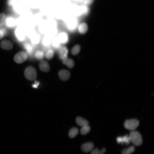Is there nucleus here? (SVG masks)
<instances>
[{
  "mask_svg": "<svg viewBox=\"0 0 154 154\" xmlns=\"http://www.w3.org/2000/svg\"><path fill=\"white\" fill-rule=\"evenodd\" d=\"M129 137L130 141L135 145L140 146L142 143L143 141L141 136L137 131L135 130L131 131L129 134Z\"/></svg>",
  "mask_w": 154,
  "mask_h": 154,
  "instance_id": "f257e3e1",
  "label": "nucleus"
},
{
  "mask_svg": "<svg viewBox=\"0 0 154 154\" xmlns=\"http://www.w3.org/2000/svg\"><path fill=\"white\" fill-rule=\"evenodd\" d=\"M24 74L26 78L31 81L35 80L37 76V73L35 69L32 66L27 67L24 71Z\"/></svg>",
  "mask_w": 154,
  "mask_h": 154,
  "instance_id": "f03ea898",
  "label": "nucleus"
},
{
  "mask_svg": "<svg viewBox=\"0 0 154 154\" xmlns=\"http://www.w3.org/2000/svg\"><path fill=\"white\" fill-rule=\"evenodd\" d=\"M139 121L136 119H132L126 120L124 125L127 129L132 131L134 130L139 126Z\"/></svg>",
  "mask_w": 154,
  "mask_h": 154,
  "instance_id": "7ed1b4c3",
  "label": "nucleus"
},
{
  "mask_svg": "<svg viewBox=\"0 0 154 154\" xmlns=\"http://www.w3.org/2000/svg\"><path fill=\"white\" fill-rule=\"evenodd\" d=\"M27 58L26 54L23 51H21L16 54L14 56L13 59L15 62L21 64L25 61Z\"/></svg>",
  "mask_w": 154,
  "mask_h": 154,
  "instance_id": "20e7f679",
  "label": "nucleus"
},
{
  "mask_svg": "<svg viewBox=\"0 0 154 154\" xmlns=\"http://www.w3.org/2000/svg\"><path fill=\"white\" fill-rule=\"evenodd\" d=\"M15 34L17 38L19 41H23L25 39V32L20 28H17L15 29Z\"/></svg>",
  "mask_w": 154,
  "mask_h": 154,
  "instance_id": "39448f33",
  "label": "nucleus"
},
{
  "mask_svg": "<svg viewBox=\"0 0 154 154\" xmlns=\"http://www.w3.org/2000/svg\"><path fill=\"white\" fill-rule=\"evenodd\" d=\"M58 75L61 80L65 81L69 78L70 74L68 70H62L59 72Z\"/></svg>",
  "mask_w": 154,
  "mask_h": 154,
  "instance_id": "423d86ee",
  "label": "nucleus"
},
{
  "mask_svg": "<svg viewBox=\"0 0 154 154\" xmlns=\"http://www.w3.org/2000/svg\"><path fill=\"white\" fill-rule=\"evenodd\" d=\"M0 45L2 49L7 50H11L13 47V44L12 42L7 40H2L0 42Z\"/></svg>",
  "mask_w": 154,
  "mask_h": 154,
  "instance_id": "0eeeda50",
  "label": "nucleus"
},
{
  "mask_svg": "<svg viewBox=\"0 0 154 154\" xmlns=\"http://www.w3.org/2000/svg\"><path fill=\"white\" fill-rule=\"evenodd\" d=\"M94 147V144L92 142H88L82 145L81 149L83 152L87 153L91 151Z\"/></svg>",
  "mask_w": 154,
  "mask_h": 154,
  "instance_id": "6e6552de",
  "label": "nucleus"
},
{
  "mask_svg": "<svg viewBox=\"0 0 154 154\" xmlns=\"http://www.w3.org/2000/svg\"><path fill=\"white\" fill-rule=\"evenodd\" d=\"M39 67L42 71L47 72L50 70V66L47 62L45 60L41 61L39 63Z\"/></svg>",
  "mask_w": 154,
  "mask_h": 154,
  "instance_id": "1a4fd4ad",
  "label": "nucleus"
},
{
  "mask_svg": "<svg viewBox=\"0 0 154 154\" xmlns=\"http://www.w3.org/2000/svg\"><path fill=\"white\" fill-rule=\"evenodd\" d=\"M116 140L118 143L124 144L126 145L129 144L130 142L129 136L127 135L118 137L117 138Z\"/></svg>",
  "mask_w": 154,
  "mask_h": 154,
  "instance_id": "9d476101",
  "label": "nucleus"
},
{
  "mask_svg": "<svg viewBox=\"0 0 154 154\" xmlns=\"http://www.w3.org/2000/svg\"><path fill=\"white\" fill-rule=\"evenodd\" d=\"M68 53L67 48L65 46L61 48L59 51V57L62 60L67 58Z\"/></svg>",
  "mask_w": 154,
  "mask_h": 154,
  "instance_id": "9b49d317",
  "label": "nucleus"
},
{
  "mask_svg": "<svg viewBox=\"0 0 154 154\" xmlns=\"http://www.w3.org/2000/svg\"><path fill=\"white\" fill-rule=\"evenodd\" d=\"M76 124L82 127L88 125V122L86 119L80 117H77L76 119Z\"/></svg>",
  "mask_w": 154,
  "mask_h": 154,
  "instance_id": "f8f14e48",
  "label": "nucleus"
},
{
  "mask_svg": "<svg viewBox=\"0 0 154 154\" xmlns=\"http://www.w3.org/2000/svg\"><path fill=\"white\" fill-rule=\"evenodd\" d=\"M60 43L65 44L68 40V37L67 34L65 32H62L60 33L58 37Z\"/></svg>",
  "mask_w": 154,
  "mask_h": 154,
  "instance_id": "ddd939ff",
  "label": "nucleus"
},
{
  "mask_svg": "<svg viewBox=\"0 0 154 154\" xmlns=\"http://www.w3.org/2000/svg\"><path fill=\"white\" fill-rule=\"evenodd\" d=\"M88 29L87 24L85 23H82L78 26V30L80 33L83 34L87 32Z\"/></svg>",
  "mask_w": 154,
  "mask_h": 154,
  "instance_id": "4468645a",
  "label": "nucleus"
},
{
  "mask_svg": "<svg viewBox=\"0 0 154 154\" xmlns=\"http://www.w3.org/2000/svg\"><path fill=\"white\" fill-rule=\"evenodd\" d=\"M63 64L68 68H71L73 67L74 65V60L70 58H66L63 60Z\"/></svg>",
  "mask_w": 154,
  "mask_h": 154,
  "instance_id": "2eb2a0df",
  "label": "nucleus"
},
{
  "mask_svg": "<svg viewBox=\"0 0 154 154\" xmlns=\"http://www.w3.org/2000/svg\"><path fill=\"white\" fill-rule=\"evenodd\" d=\"M30 37L31 42L33 44H35L39 42L40 37L38 34L35 33L31 34Z\"/></svg>",
  "mask_w": 154,
  "mask_h": 154,
  "instance_id": "dca6fc26",
  "label": "nucleus"
},
{
  "mask_svg": "<svg viewBox=\"0 0 154 154\" xmlns=\"http://www.w3.org/2000/svg\"><path fill=\"white\" fill-rule=\"evenodd\" d=\"M78 132V129L77 128L72 127L71 129L69 132V136L70 138H73L77 135Z\"/></svg>",
  "mask_w": 154,
  "mask_h": 154,
  "instance_id": "f3484780",
  "label": "nucleus"
},
{
  "mask_svg": "<svg viewBox=\"0 0 154 154\" xmlns=\"http://www.w3.org/2000/svg\"><path fill=\"white\" fill-rule=\"evenodd\" d=\"M51 38L47 35L43 38L42 43L44 46H48L50 44L51 42Z\"/></svg>",
  "mask_w": 154,
  "mask_h": 154,
  "instance_id": "a211bd4d",
  "label": "nucleus"
},
{
  "mask_svg": "<svg viewBox=\"0 0 154 154\" xmlns=\"http://www.w3.org/2000/svg\"><path fill=\"white\" fill-rule=\"evenodd\" d=\"M90 127L88 125L82 127L80 129V134L83 135L88 133L90 131Z\"/></svg>",
  "mask_w": 154,
  "mask_h": 154,
  "instance_id": "6ab92c4d",
  "label": "nucleus"
},
{
  "mask_svg": "<svg viewBox=\"0 0 154 154\" xmlns=\"http://www.w3.org/2000/svg\"><path fill=\"white\" fill-rule=\"evenodd\" d=\"M135 150V148L133 146H131L128 148L123 149L122 151V154H131Z\"/></svg>",
  "mask_w": 154,
  "mask_h": 154,
  "instance_id": "aec40b11",
  "label": "nucleus"
},
{
  "mask_svg": "<svg viewBox=\"0 0 154 154\" xmlns=\"http://www.w3.org/2000/svg\"><path fill=\"white\" fill-rule=\"evenodd\" d=\"M51 43L53 46L55 48H58L60 47V42L58 37H54L52 40Z\"/></svg>",
  "mask_w": 154,
  "mask_h": 154,
  "instance_id": "412c9836",
  "label": "nucleus"
},
{
  "mask_svg": "<svg viewBox=\"0 0 154 154\" xmlns=\"http://www.w3.org/2000/svg\"><path fill=\"white\" fill-rule=\"evenodd\" d=\"M67 27L69 29L72 30L76 27L77 25L76 21L75 20H72L69 21L67 24Z\"/></svg>",
  "mask_w": 154,
  "mask_h": 154,
  "instance_id": "4be33fe9",
  "label": "nucleus"
},
{
  "mask_svg": "<svg viewBox=\"0 0 154 154\" xmlns=\"http://www.w3.org/2000/svg\"><path fill=\"white\" fill-rule=\"evenodd\" d=\"M80 49V46L78 44H76L73 47L71 50V53L73 55H76L79 53Z\"/></svg>",
  "mask_w": 154,
  "mask_h": 154,
  "instance_id": "5701e85b",
  "label": "nucleus"
},
{
  "mask_svg": "<svg viewBox=\"0 0 154 154\" xmlns=\"http://www.w3.org/2000/svg\"><path fill=\"white\" fill-rule=\"evenodd\" d=\"M35 58L38 60H41L44 57V54L40 50L37 51L35 54Z\"/></svg>",
  "mask_w": 154,
  "mask_h": 154,
  "instance_id": "b1692460",
  "label": "nucleus"
},
{
  "mask_svg": "<svg viewBox=\"0 0 154 154\" xmlns=\"http://www.w3.org/2000/svg\"><path fill=\"white\" fill-rule=\"evenodd\" d=\"M106 150L105 148H103L102 150H100L98 148L93 149L92 151L90 154H104L106 151Z\"/></svg>",
  "mask_w": 154,
  "mask_h": 154,
  "instance_id": "393cba45",
  "label": "nucleus"
},
{
  "mask_svg": "<svg viewBox=\"0 0 154 154\" xmlns=\"http://www.w3.org/2000/svg\"><path fill=\"white\" fill-rule=\"evenodd\" d=\"M54 52L52 49L48 50L46 52L45 54L46 58L48 60L52 59L54 56Z\"/></svg>",
  "mask_w": 154,
  "mask_h": 154,
  "instance_id": "a878e982",
  "label": "nucleus"
},
{
  "mask_svg": "<svg viewBox=\"0 0 154 154\" xmlns=\"http://www.w3.org/2000/svg\"><path fill=\"white\" fill-rule=\"evenodd\" d=\"M5 16L4 13H1L0 14V27H1L4 25Z\"/></svg>",
  "mask_w": 154,
  "mask_h": 154,
  "instance_id": "bb28decb",
  "label": "nucleus"
},
{
  "mask_svg": "<svg viewBox=\"0 0 154 154\" xmlns=\"http://www.w3.org/2000/svg\"><path fill=\"white\" fill-rule=\"evenodd\" d=\"M81 8L83 14L85 15H87L89 13L90 9L87 5H83L82 7Z\"/></svg>",
  "mask_w": 154,
  "mask_h": 154,
  "instance_id": "cd10ccee",
  "label": "nucleus"
},
{
  "mask_svg": "<svg viewBox=\"0 0 154 154\" xmlns=\"http://www.w3.org/2000/svg\"><path fill=\"white\" fill-rule=\"evenodd\" d=\"M7 31L4 28H0V40L2 39L6 34Z\"/></svg>",
  "mask_w": 154,
  "mask_h": 154,
  "instance_id": "c85d7f7f",
  "label": "nucleus"
},
{
  "mask_svg": "<svg viewBox=\"0 0 154 154\" xmlns=\"http://www.w3.org/2000/svg\"><path fill=\"white\" fill-rule=\"evenodd\" d=\"M24 46L25 48L28 51H31L32 50V48L30 44L26 43Z\"/></svg>",
  "mask_w": 154,
  "mask_h": 154,
  "instance_id": "c756f323",
  "label": "nucleus"
},
{
  "mask_svg": "<svg viewBox=\"0 0 154 154\" xmlns=\"http://www.w3.org/2000/svg\"><path fill=\"white\" fill-rule=\"evenodd\" d=\"M93 1L94 0H85L84 4L85 5L88 6L92 4Z\"/></svg>",
  "mask_w": 154,
  "mask_h": 154,
  "instance_id": "7c9ffc66",
  "label": "nucleus"
},
{
  "mask_svg": "<svg viewBox=\"0 0 154 154\" xmlns=\"http://www.w3.org/2000/svg\"><path fill=\"white\" fill-rule=\"evenodd\" d=\"M35 83L33 85V87L34 88H37L39 84V82L37 81H35Z\"/></svg>",
  "mask_w": 154,
  "mask_h": 154,
  "instance_id": "2f4dec72",
  "label": "nucleus"
}]
</instances>
